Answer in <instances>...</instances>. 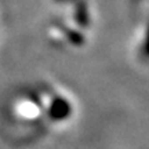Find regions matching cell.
Here are the masks:
<instances>
[{"label": "cell", "mask_w": 149, "mask_h": 149, "mask_svg": "<svg viewBox=\"0 0 149 149\" xmlns=\"http://www.w3.org/2000/svg\"><path fill=\"white\" fill-rule=\"evenodd\" d=\"M10 116L15 126L37 127L46 122L44 107L40 97L22 95L14 98L11 104Z\"/></svg>", "instance_id": "cell-1"}]
</instances>
